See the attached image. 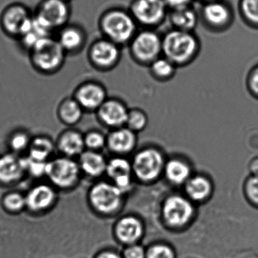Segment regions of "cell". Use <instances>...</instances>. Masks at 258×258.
Wrapping results in <instances>:
<instances>
[{"label":"cell","mask_w":258,"mask_h":258,"mask_svg":"<svg viewBox=\"0 0 258 258\" xmlns=\"http://www.w3.org/2000/svg\"><path fill=\"white\" fill-rule=\"evenodd\" d=\"M27 211L40 215L52 209L57 201L56 189L51 184L40 183L32 187L25 195Z\"/></svg>","instance_id":"cell-12"},{"label":"cell","mask_w":258,"mask_h":258,"mask_svg":"<svg viewBox=\"0 0 258 258\" xmlns=\"http://www.w3.org/2000/svg\"><path fill=\"white\" fill-rule=\"evenodd\" d=\"M81 172L92 178H97L105 174L107 162L99 151L88 150L84 151L79 159Z\"/></svg>","instance_id":"cell-22"},{"label":"cell","mask_w":258,"mask_h":258,"mask_svg":"<svg viewBox=\"0 0 258 258\" xmlns=\"http://www.w3.org/2000/svg\"><path fill=\"white\" fill-rule=\"evenodd\" d=\"M56 39L66 53H75L83 48L86 36L80 27L67 24L58 30Z\"/></svg>","instance_id":"cell-23"},{"label":"cell","mask_w":258,"mask_h":258,"mask_svg":"<svg viewBox=\"0 0 258 258\" xmlns=\"http://www.w3.org/2000/svg\"><path fill=\"white\" fill-rule=\"evenodd\" d=\"M28 53L32 67L43 75H51L60 71L67 54L52 36L40 39Z\"/></svg>","instance_id":"cell-2"},{"label":"cell","mask_w":258,"mask_h":258,"mask_svg":"<svg viewBox=\"0 0 258 258\" xmlns=\"http://www.w3.org/2000/svg\"><path fill=\"white\" fill-rule=\"evenodd\" d=\"M148 118L145 112L139 109H133L128 111L125 127L135 133L142 131L147 127Z\"/></svg>","instance_id":"cell-32"},{"label":"cell","mask_w":258,"mask_h":258,"mask_svg":"<svg viewBox=\"0 0 258 258\" xmlns=\"http://www.w3.org/2000/svg\"><path fill=\"white\" fill-rule=\"evenodd\" d=\"M144 226L139 218L132 215L123 217L115 225V236L119 242L128 245L137 244L144 234Z\"/></svg>","instance_id":"cell-18"},{"label":"cell","mask_w":258,"mask_h":258,"mask_svg":"<svg viewBox=\"0 0 258 258\" xmlns=\"http://www.w3.org/2000/svg\"><path fill=\"white\" fill-rule=\"evenodd\" d=\"M130 43L132 56L143 65H150L162 54V37L153 30L136 33Z\"/></svg>","instance_id":"cell-10"},{"label":"cell","mask_w":258,"mask_h":258,"mask_svg":"<svg viewBox=\"0 0 258 258\" xmlns=\"http://www.w3.org/2000/svg\"><path fill=\"white\" fill-rule=\"evenodd\" d=\"M200 48V41L192 32L174 29L162 37V54L176 66L190 63Z\"/></svg>","instance_id":"cell-1"},{"label":"cell","mask_w":258,"mask_h":258,"mask_svg":"<svg viewBox=\"0 0 258 258\" xmlns=\"http://www.w3.org/2000/svg\"><path fill=\"white\" fill-rule=\"evenodd\" d=\"M150 65L152 75L161 81H165L172 78L175 74L177 67L165 57H159Z\"/></svg>","instance_id":"cell-29"},{"label":"cell","mask_w":258,"mask_h":258,"mask_svg":"<svg viewBox=\"0 0 258 258\" xmlns=\"http://www.w3.org/2000/svg\"><path fill=\"white\" fill-rule=\"evenodd\" d=\"M123 196L124 194L113 183L101 181L91 188L89 199L95 212L110 215L119 210Z\"/></svg>","instance_id":"cell-9"},{"label":"cell","mask_w":258,"mask_h":258,"mask_svg":"<svg viewBox=\"0 0 258 258\" xmlns=\"http://www.w3.org/2000/svg\"><path fill=\"white\" fill-rule=\"evenodd\" d=\"M120 56L119 45L106 38L95 41L89 50V59L92 65L104 71L116 66Z\"/></svg>","instance_id":"cell-13"},{"label":"cell","mask_w":258,"mask_h":258,"mask_svg":"<svg viewBox=\"0 0 258 258\" xmlns=\"http://www.w3.org/2000/svg\"><path fill=\"white\" fill-rule=\"evenodd\" d=\"M100 26L106 39L117 45L130 42L136 35V21L132 14L122 9L107 11L101 17Z\"/></svg>","instance_id":"cell-3"},{"label":"cell","mask_w":258,"mask_h":258,"mask_svg":"<svg viewBox=\"0 0 258 258\" xmlns=\"http://www.w3.org/2000/svg\"><path fill=\"white\" fill-rule=\"evenodd\" d=\"M84 109L74 98H67L59 105L57 116L63 124L74 126L80 122Z\"/></svg>","instance_id":"cell-28"},{"label":"cell","mask_w":258,"mask_h":258,"mask_svg":"<svg viewBox=\"0 0 258 258\" xmlns=\"http://www.w3.org/2000/svg\"><path fill=\"white\" fill-rule=\"evenodd\" d=\"M199 1L203 2L204 3H210V2L216 1V0H199Z\"/></svg>","instance_id":"cell-42"},{"label":"cell","mask_w":258,"mask_h":258,"mask_svg":"<svg viewBox=\"0 0 258 258\" xmlns=\"http://www.w3.org/2000/svg\"><path fill=\"white\" fill-rule=\"evenodd\" d=\"M33 20V13L27 6L14 3L8 5L1 12L0 27L6 36L18 40L31 30Z\"/></svg>","instance_id":"cell-4"},{"label":"cell","mask_w":258,"mask_h":258,"mask_svg":"<svg viewBox=\"0 0 258 258\" xmlns=\"http://www.w3.org/2000/svg\"><path fill=\"white\" fill-rule=\"evenodd\" d=\"M106 174L124 195L133 187V170L131 162L122 156L113 158L107 162Z\"/></svg>","instance_id":"cell-14"},{"label":"cell","mask_w":258,"mask_h":258,"mask_svg":"<svg viewBox=\"0 0 258 258\" xmlns=\"http://www.w3.org/2000/svg\"><path fill=\"white\" fill-rule=\"evenodd\" d=\"M136 145V133L126 127L114 129L107 137V146L111 152L119 156L128 154Z\"/></svg>","instance_id":"cell-20"},{"label":"cell","mask_w":258,"mask_h":258,"mask_svg":"<svg viewBox=\"0 0 258 258\" xmlns=\"http://www.w3.org/2000/svg\"><path fill=\"white\" fill-rule=\"evenodd\" d=\"M80 174L78 162L72 158L61 156L48 161L45 177L55 189L67 190L78 183Z\"/></svg>","instance_id":"cell-7"},{"label":"cell","mask_w":258,"mask_h":258,"mask_svg":"<svg viewBox=\"0 0 258 258\" xmlns=\"http://www.w3.org/2000/svg\"><path fill=\"white\" fill-rule=\"evenodd\" d=\"M123 258H147V251L138 244L128 245L123 252Z\"/></svg>","instance_id":"cell-37"},{"label":"cell","mask_w":258,"mask_h":258,"mask_svg":"<svg viewBox=\"0 0 258 258\" xmlns=\"http://www.w3.org/2000/svg\"><path fill=\"white\" fill-rule=\"evenodd\" d=\"M85 146L89 150L99 151L107 145V137L98 131L89 132L84 136Z\"/></svg>","instance_id":"cell-35"},{"label":"cell","mask_w":258,"mask_h":258,"mask_svg":"<svg viewBox=\"0 0 258 258\" xmlns=\"http://www.w3.org/2000/svg\"><path fill=\"white\" fill-rule=\"evenodd\" d=\"M62 1L66 2V3H69V2L71 1V0H62Z\"/></svg>","instance_id":"cell-43"},{"label":"cell","mask_w":258,"mask_h":258,"mask_svg":"<svg viewBox=\"0 0 258 258\" xmlns=\"http://www.w3.org/2000/svg\"><path fill=\"white\" fill-rule=\"evenodd\" d=\"M248 86L251 93L258 97V65L253 68L248 75Z\"/></svg>","instance_id":"cell-38"},{"label":"cell","mask_w":258,"mask_h":258,"mask_svg":"<svg viewBox=\"0 0 258 258\" xmlns=\"http://www.w3.org/2000/svg\"><path fill=\"white\" fill-rule=\"evenodd\" d=\"M161 211L165 224L171 228L179 229L190 223L195 209L187 197L173 194L165 198Z\"/></svg>","instance_id":"cell-8"},{"label":"cell","mask_w":258,"mask_h":258,"mask_svg":"<svg viewBox=\"0 0 258 258\" xmlns=\"http://www.w3.org/2000/svg\"><path fill=\"white\" fill-rule=\"evenodd\" d=\"M248 196L254 202L258 204V177H254L247 184Z\"/></svg>","instance_id":"cell-39"},{"label":"cell","mask_w":258,"mask_h":258,"mask_svg":"<svg viewBox=\"0 0 258 258\" xmlns=\"http://www.w3.org/2000/svg\"><path fill=\"white\" fill-rule=\"evenodd\" d=\"M241 14L250 25L258 27V0H240Z\"/></svg>","instance_id":"cell-33"},{"label":"cell","mask_w":258,"mask_h":258,"mask_svg":"<svg viewBox=\"0 0 258 258\" xmlns=\"http://www.w3.org/2000/svg\"><path fill=\"white\" fill-rule=\"evenodd\" d=\"M197 12L190 6L183 9L172 10L170 15V21L174 29L183 31L192 32L198 24Z\"/></svg>","instance_id":"cell-26"},{"label":"cell","mask_w":258,"mask_h":258,"mask_svg":"<svg viewBox=\"0 0 258 258\" xmlns=\"http://www.w3.org/2000/svg\"><path fill=\"white\" fill-rule=\"evenodd\" d=\"M164 174L167 180L175 186H182L191 177L189 164L180 159H171L165 163Z\"/></svg>","instance_id":"cell-24"},{"label":"cell","mask_w":258,"mask_h":258,"mask_svg":"<svg viewBox=\"0 0 258 258\" xmlns=\"http://www.w3.org/2000/svg\"><path fill=\"white\" fill-rule=\"evenodd\" d=\"M55 148V144L48 136H36L32 139L27 156L34 160L48 162Z\"/></svg>","instance_id":"cell-27"},{"label":"cell","mask_w":258,"mask_h":258,"mask_svg":"<svg viewBox=\"0 0 258 258\" xmlns=\"http://www.w3.org/2000/svg\"><path fill=\"white\" fill-rule=\"evenodd\" d=\"M128 111L122 101L113 98L106 100L97 111V113L102 124L107 127L117 129L125 126Z\"/></svg>","instance_id":"cell-17"},{"label":"cell","mask_w":258,"mask_h":258,"mask_svg":"<svg viewBox=\"0 0 258 258\" xmlns=\"http://www.w3.org/2000/svg\"><path fill=\"white\" fill-rule=\"evenodd\" d=\"M96 258H123L114 251H107L98 254Z\"/></svg>","instance_id":"cell-41"},{"label":"cell","mask_w":258,"mask_h":258,"mask_svg":"<svg viewBox=\"0 0 258 258\" xmlns=\"http://www.w3.org/2000/svg\"><path fill=\"white\" fill-rule=\"evenodd\" d=\"M147 258H175V253L169 245L157 243L147 250Z\"/></svg>","instance_id":"cell-36"},{"label":"cell","mask_w":258,"mask_h":258,"mask_svg":"<svg viewBox=\"0 0 258 258\" xmlns=\"http://www.w3.org/2000/svg\"><path fill=\"white\" fill-rule=\"evenodd\" d=\"M31 140L30 135L27 132L19 130L11 135L8 144L12 152L18 154V153L28 151Z\"/></svg>","instance_id":"cell-31"},{"label":"cell","mask_w":258,"mask_h":258,"mask_svg":"<svg viewBox=\"0 0 258 258\" xmlns=\"http://www.w3.org/2000/svg\"><path fill=\"white\" fill-rule=\"evenodd\" d=\"M186 197L190 201L202 202L209 198L212 185L206 177L197 175L191 177L184 185Z\"/></svg>","instance_id":"cell-25"},{"label":"cell","mask_w":258,"mask_h":258,"mask_svg":"<svg viewBox=\"0 0 258 258\" xmlns=\"http://www.w3.org/2000/svg\"><path fill=\"white\" fill-rule=\"evenodd\" d=\"M167 9L164 0H134L131 6V14L137 24L153 27L164 21Z\"/></svg>","instance_id":"cell-11"},{"label":"cell","mask_w":258,"mask_h":258,"mask_svg":"<svg viewBox=\"0 0 258 258\" xmlns=\"http://www.w3.org/2000/svg\"><path fill=\"white\" fill-rule=\"evenodd\" d=\"M2 207L7 213L17 215L27 208L25 195L17 191L8 192L2 198Z\"/></svg>","instance_id":"cell-30"},{"label":"cell","mask_w":258,"mask_h":258,"mask_svg":"<svg viewBox=\"0 0 258 258\" xmlns=\"http://www.w3.org/2000/svg\"><path fill=\"white\" fill-rule=\"evenodd\" d=\"M167 7L172 10L183 9L191 6L192 0H164Z\"/></svg>","instance_id":"cell-40"},{"label":"cell","mask_w":258,"mask_h":258,"mask_svg":"<svg viewBox=\"0 0 258 258\" xmlns=\"http://www.w3.org/2000/svg\"><path fill=\"white\" fill-rule=\"evenodd\" d=\"M56 148L66 157L75 158L84 151V136L75 130H68L63 132L57 139Z\"/></svg>","instance_id":"cell-21"},{"label":"cell","mask_w":258,"mask_h":258,"mask_svg":"<svg viewBox=\"0 0 258 258\" xmlns=\"http://www.w3.org/2000/svg\"><path fill=\"white\" fill-rule=\"evenodd\" d=\"M205 23L213 30H225L233 21V12L230 6L222 0L205 3L202 9Z\"/></svg>","instance_id":"cell-15"},{"label":"cell","mask_w":258,"mask_h":258,"mask_svg":"<svg viewBox=\"0 0 258 258\" xmlns=\"http://www.w3.org/2000/svg\"><path fill=\"white\" fill-rule=\"evenodd\" d=\"M74 98L84 110L92 112L98 111L107 100V92L100 83L87 82L77 88Z\"/></svg>","instance_id":"cell-16"},{"label":"cell","mask_w":258,"mask_h":258,"mask_svg":"<svg viewBox=\"0 0 258 258\" xmlns=\"http://www.w3.org/2000/svg\"><path fill=\"white\" fill-rule=\"evenodd\" d=\"M165 163L159 150L144 148L136 153L132 161L134 176L141 183H153L163 174Z\"/></svg>","instance_id":"cell-6"},{"label":"cell","mask_w":258,"mask_h":258,"mask_svg":"<svg viewBox=\"0 0 258 258\" xmlns=\"http://www.w3.org/2000/svg\"><path fill=\"white\" fill-rule=\"evenodd\" d=\"M70 15L68 3L62 0H42L33 12L35 21L51 34L67 25Z\"/></svg>","instance_id":"cell-5"},{"label":"cell","mask_w":258,"mask_h":258,"mask_svg":"<svg viewBox=\"0 0 258 258\" xmlns=\"http://www.w3.org/2000/svg\"><path fill=\"white\" fill-rule=\"evenodd\" d=\"M24 159V168L26 173L30 174L31 177L35 178L46 176L47 165L48 162H40V161L34 160L30 158H23Z\"/></svg>","instance_id":"cell-34"},{"label":"cell","mask_w":258,"mask_h":258,"mask_svg":"<svg viewBox=\"0 0 258 258\" xmlns=\"http://www.w3.org/2000/svg\"><path fill=\"white\" fill-rule=\"evenodd\" d=\"M25 174L23 158L13 152L0 156V184H15Z\"/></svg>","instance_id":"cell-19"}]
</instances>
